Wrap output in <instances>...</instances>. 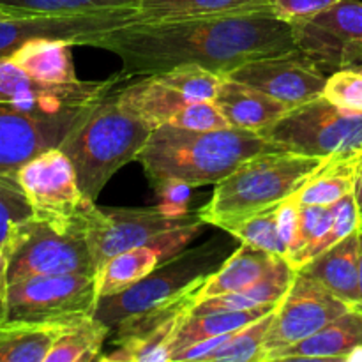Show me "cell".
<instances>
[{"mask_svg": "<svg viewBox=\"0 0 362 362\" xmlns=\"http://www.w3.org/2000/svg\"><path fill=\"white\" fill-rule=\"evenodd\" d=\"M322 95L338 108L362 112V73L354 67L336 71L325 81Z\"/></svg>", "mask_w": 362, "mask_h": 362, "instance_id": "obj_35", "label": "cell"}, {"mask_svg": "<svg viewBox=\"0 0 362 362\" xmlns=\"http://www.w3.org/2000/svg\"><path fill=\"white\" fill-rule=\"evenodd\" d=\"M278 207L279 205H274V207H269L265 211H260L257 214L250 216V218L243 219L240 223L233 225L232 228L226 230V233L239 240V243L250 244L257 250L267 251V253L276 255V257L285 258L286 246L283 243L281 235H279L278 221H276Z\"/></svg>", "mask_w": 362, "mask_h": 362, "instance_id": "obj_33", "label": "cell"}, {"mask_svg": "<svg viewBox=\"0 0 362 362\" xmlns=\"http://www.w3.org/2000/svg\"><path fill=\"white\" fill-rule=\"evenodd\" d=\"M332 226V205H299V223L285 260L296 271L320 253V244Z\"/></svg>", "mask_w": 362, "mask_h": 362, "instance_id": "obj_30", "label": "cell"}, {"mask_svg": "<svg viewBox=\"0 0 362 362\" xmlns=\"http://www.w3.org/2000/svg\"><path fill=\"white\" fill-rule=\"evenodd\" d=\"M85 106L62 113H37L0 105V173L16 177L32 158L60 147Z\"/></svg>", "mask_w": 362, "mask_h": 362, "instance_id": "obj_18", "label": "cell"}, {"mask_svg": "<svg viewBox=\"0 0 362 362\" xmlns=\"http://www.w3.org/2000/svg\"><path fill=\"white\" fill-rule=\"evenodd\" d=\"M352 67H354V69L361 71V73H362V62H361V64H356V66H352Z\"/></svg>", "mask_w": 362, "mask_h": 362, "instance_id": "obj_46", "label": "cell"}, {"mask_svg": "<svg viewBox=\"0 0 362 362\" xmlns=\"http://www.w3.org/2000/svg\"><path fill=\"white\" fill-rule=\"evenodd\" d=\"M281 257L243 244L223 262L218 271L212 272L197 292V303L223 293L240 292L264 278L269 269Z\"/></svg>", "mask_w": 362, "mask_h": 362, "instance_id": "obj_23", "label": "cell"}, {"mask_svg": "<svg viewBox=\"0 0 362 362\" xmlns=\"http://www.w3.org/2000/svg\"><path fill=\"white\" fill-rule=\"evenodd\" d=\"M232 246L228 237H216L193 250L180 251L124 292L101 297L94 317L110 329H115L131 315L158 306L193 286H202L230 257Z\"/></svg>", "mask_w": 362, "mask_h": 362, "instance_id": "obj_5", "label": "cell"}, {"mask_svg": "<svg viewBox=\"0 0 362 362\" xmlns=\"http://www.w3.org/2000/svg\"><path fill=\"white\" fill-rule=\"evenodd\" d=\"M88 46L115 53L126 78L179 66H200L223 76L251 60L297 49L292 25L279 20L272 7L136 21L98 35Z\"/></svg>", "mask_w": 362, "mask_h": 362, "instance_id": "obj_1", "label": "cell"}, {"mask_svg": "<svg viewBox=\"0 0 362 362\" xmlns=\"http://www.w3.org/2000/svg\"><path fill=\"white\" fill-rule=\"evenodd\" d=\"M271 148L276 147L257 131H194L163 124L152 129L136 161L154 189L168 182L197 187L218 184L246 159Z\"/></svg>", "mask_w": 362, "mask_h": 362, "instance_id": "obj_2", "label": "cell"}, {"mask_svg": "<svg viewBox=\"0 0 362 362\" xmlns=\"http://www.w3.org/2000/svg\"><path fill=\"white\" fill-rule=\"evenodd\" d=\"M223 76L258 88L290 110L320 98L327 81L322 67L299 48L283 55L251 60Z\"/></svg>", "mask_w": 362, "mask_h": 362, "instance_id": "obj_16", "label": "cell"}, {"mask_svg": "<svg viewBox=\"0 0 362 362\" xmlns=\"http://www.w3.org/2000/svg\"><path fill=\"white\" fill-rule=\"evenodd\" d=\"M9 16H14V14H11V13H7V11L0 9V18H9Z\"/></svg>", "mask_w": 362, "mask_h": 362, "instance_id": "obj_45", "label": "cell"}, {"mask_svg": "<svg viewBox=\"0 0 362 362\" xmlns=\"http://www.w3.org/2000/svg\"><path fill=\"white\" fill-rule=\"evenodd\" d=\"M359 288H361V308H362V228L359 230Z\"/></svg>", "mask_w": 362, "mask_h": 362, "instance_id": "obj_43", "label": "cell"}, {"mask_svg": "<svg viewBox=\"0 0 362 362\" xmlns=\"http://www.w3.org/2000/svg\"><path fill=\"white\" fill-rule=\"evenodd\" d=\"M276 221H278V232L281 235L283 243H285L286 253H288L290 246L296 239L297 223H299V204L292 197L279 204Z\"/></svg>", "mask_w": 362, "mask_h": 362, "instance_id": "obj_40", "label": "cell"}, {"mask_svg": "<svg viewBox=\"0 0 362 362\" xmlns=\"http://www.w3.org/2000/svg\"><path fill=\"white\" fill-rule=\"evenodd\" d=\"M361 228H362V225H361Z\"/></svg>", "mask_w": 362, "mask_h": 362, "instance_id": "obj_48", "label": "cell"}, {"mask_svg": "<svg viewBox=\"0 0 362 362\" xmlns=\"http://www.w3.org/2000/svg\"><path fill=\"white\" fill-rule=\"evenodd\" d=\"M71 48V42L59 39H32L11 53L9 59L41 83H76L80 80L74 71Z\"/></svg>", "mask_w": 362, "mask_h": 362, "instance_id": "obj_24", "label": "cell"}, {"mask_svg": "<svg viewBox=\"0 0 362 362\" xmlns=\"http://www.w3.org/2000/svg\"><path fill=\"white\" fill-rule=\"evenodd\" d=\"M202 219L197 214L170 216L156 209H110L92 205L83 218V235L98 272L113 257L152 243L170 230Z\"/></svg>", "mask_w": 362, "mask_h": 362, "instance_id": "obj_12", "label": "cell"}, {"mask_svg": "<svg viewBox=\"0 0 362 362\" xmlns=\"http://www.w3.org/2000/svg\"><path fill=\"white\" fill-rule=\"evenodd\" d=\"M200 286L186 290L180 296L148 310L131 315L115 327L113 346L99 361L106 362H166L170 361V345L184 318L197 303Z\"/></svg>", "mask_w": 362, "mask_h": 362, "instance_id": "obj_13", "label": "cell"}, {"mask_svg": "<svg viewBox=\"0 0 362 362\" xmlns=\"http://www.w3.org/2000/svg\"><path fill=\"white\" fill-rule=\"evenodd\" d=\"M16 179L30 204L34 216L53 225L78 226L94 200L81 191L76 170L59 147L48 148L25 163Z\"/></svg>", "mask_w": 362, "mask_h": 362, "instance_id": "obj_10", "label": "cell"}, {"mask_svg": "<svg viewBox=\"0 0 362 362\" xmlns=\"http://www.w3.org/2000/svg\"><path fill=\"white\" fill-rule=\"evenodd\" d=\"M260 134L272 147L306 156L362 154V112L338 108L320 95L290 110Z\"/></svg>", "mask_w": 362, "mask_h": 362, "instance_id": "obj_8", "label": "cell"}, {"mask_svg": "<svg viewBox=\"0 0 362 362\" xmlns=\"http://www.w3.org/2000/svg\"><path fill=\"white\" fill-rule=\"evenodd\" d=\"M292 28L297 48L322 69L336 73L362 62V0H339Z\"/></svg>", "mask_w": 362, "mask_h": 362, "instance_id": "obj_15", "label": "cell"}, {"mask_svg": "<svg viewBox=\"0 0 362 362\" xmlns=\"http://www.w3.org/2000/svg\"><path fill=\"white\" fill-rule=\"evenodd\" d=\"M361 225L362 214L359 205H357L356 194L350 193L346 197H343L341 200L336 202V204H332V226L327 235H325V239L322 240L320 253H324L325 250L338 244L339 240L349 237L350 233L357 232L361 228Z\"/></svg>", "mask_w": 362, "mask_h": 362, "instance_id": "obj_36", "label": "cell"}, {"mask_svg": "<svg viewBox=\"0 0 362 362\" xmlns=\"http://www.w3.org/2000/svg\"><path fill=\"white\" fill-rule=\"evenodd\" d=\"M338 2L339 0H272V13L279 20L293 25L315 18Z\"/></svg>", "mask_w": 362, "mask_h": 362, "instance_id": "obj_38", "label": "cell"}, {"mask_svg": "<svg viewBox=\"0 0 362 362\" xmlns=\"http://www.w3.org/2000/svg\"><path fill=\"white\" fill-rule=\"evenodd\" d=\"M98 274H48L11 283L0 306V322L69 325L94 317Z\"/></svg>", "mask_w": 362, "mask_h": 362, "instance_id": "obj_7", "label": "cell"}, {"mask_svg": "<svg viewBox=\"0 0 362 362\" xmlns=\"http://www.w3.org/2000/svg\"><path fill=\"white\" fill-rule=\"evenodd\" d=\"M11 283L48 274H98L83 235V225H53L35 216L14 225L4 244Z\"/></svg>", "mask_w": 362, "mask_h": 362, "instance_id": "obj_6", "label": "cell"}, {"mask_svg": "<svg viewBox=\"0 0 362 362\" xmlns=\"http://www.w3.org/2000/svg\"><path fill=\"white\" fill-rule=\"evenodd\" d=\"M9 288V279H7V253L6 247L0 244V300L4 303Z\"/></svg>", "mask_w": 362, "mask_h": 362, "instance_id": "obj_41", "label": "cell"}, {"mask_svg": "<svg viewBox=\"0 0 362 362\" xmlns=\"http://www.w3.org/2000/svg\"><path fill=\"white\" fill-rule=\"evenodd\" d=\"M362 161V154L332 156L329 158L296 194L299 205H332L346 194L354 193Z\"/></svg>", "mask_w": 362, "mask_h": 362, "instance_id": "obj_25", "label": "cell"}, {"mask_svg": "<svg viewBox=\"0 0 362 362\" xmlns=\"http://www.w3.org/2000/svg\"><path fill=\"white\" fill-rule=\"evenodd\" d=\"M258 7H272V0H140L138 4L144 21L180 20Z\"/></svg>", "mask_w": 362, "mask_h": 362, "instance_id": "obj_29", "label": "cell"}, {"mask_svg": "<svg viewBox=\"0 0 362 362\" xmlns=\"http://www.w3.org/2000/svg\"><path fill=\"white\" fill-rule=\"evenodd\" d=\"M214 105L223 113L230 127L257 133L271 127L290 112L288 106L278 99L228 76H221Z\"/></svg>", "mask_w": 362, "mask_h": 362, "instance_id": "obj_19", "label": "cell"}, {"mask_svg": "<svg viewBox=\"0 0 362 362\" xmlns=\"http://www.w3.org/2000/svg\"><path fill=\"white\" fill-rule=\"evenodd\" d=\"M0 306H2V300H0Z\"/></svg>", "mask_w": 362, "mask_h": 362, "instance_id": "obj_47", "label": "cell"}, {"mask_svg": "<svg viewBox=\"0 0 362 362\" xmlns=\"http://www.w3.org/2000/svg\"><path fill=\"white\" fill-rule=\"evenodd\" d=\"M32 216L34 211L16 177L0 173V244H6L14 225Z\"/></svg>", "mask_w": 362, "mask_h": 362, "instance_id": "obj_34", "label": "cell"}, {"mask_svg": "<svg viewBox=\"0 0 362 362\" xmlns=\"http://www.w3.org/2000/svg\"><path fill=\"white\" fill-rule=\"evenodd\" d=\"M296 269L285 260L278 258L276 264L269 269L267 274L258 279L255 285L240 290V292L223 293V296L209 297V299L194 303L189 315H207L216 311H244L260 306H276L296 278Z\"/></svg>", "mask_w": 362, "mask_h": 362, "instance_id": "obj_22", "label": "cell"}, {"mask_svg": "<svg viewBox=\"0 0 362 362\" xmlns=\"http://www.w3.org/2000/svg\"><path fill=\"white\" fill-rule=\"evenodd\" d=\"M354 194H356L357 205H359L361 214H362V165H361V168H359V173H357V182H356V189H354Z\"/></svg>", "mask_w": 362, "mask_h": 362, "instance_id": "obj_42", "label": "cell"}, {"mask_svg": "<svg viewBox=\"0 0 362 362\" xmlns=\"http://www.w3.org/2000/svg\"><path fill=\"white\" fill-rule=\"evenodd\" d=\"M136 21H144L138 7L78 14L0 18V57H9L32 39H59L73 46H88L98 35Z\"/></svg>", "mask_w": 362, "mask_h": 362, "instance_id": "obj_14", "label": "cell"}, {"mask_svg": "<svg viewBox=\"0 0 362 362\" xmlns=\"http://www.w3.org/2000/svg\"><path fill=\"white\" fill-rule=\"evenodd\" d=\"M219 81L218 73L200 66H179L127 85L117 92V101L124 112L156 129L189 103L214 101Z\"/></svg>", "mask_w": 362, "mask_h": 362, "instance_id": "obj_9", "label": "cell"}, {"mask_svg": "<svg viewBox=\"0 0 362 362\" xmlns=\"http://www.w3.org/2000/svg\"><path fill=\"white\" fill-rule=\"evenodd\" d=\"M124 80L127 78L117 73L105 81L48 85L28 76L9 57H0V105L23 112L62 113L110 94Z\"/></svg>", "mask_w": 362, "mask_h": 362, "instance_id": "obj_17", "label": "cell"}, {"mask_svg": "<svg viewBox=\"0 0 362 362\" xmlns=\"http://www.w3.org/2000/svg\"><path fill=\"white\" fill-rule=\"evenodd\" d=\"M191 186L182 182H168L159 186V209L170 216L187 214V204H189Z\"/></svg>", "mask_w": 362, "mask_h": 362, "instance_id": "obj_39", "label": "cell"}, {"mask_svg": "<svg viewBox=\"0 0 362 362\" xmlns=\"http://www.w3.org/2000/svg\"><path fill=\"white\" fill-rule=\"evenodd\" d=\"M64 325L0 322V362H46Z\"/></svg>", "mask_w": 362, "mask_h": 362, "instance_id": "obj_26", "label": "cell"}, {"mask_svg": "<svg viewBox=\"0 0 362 362\" xmlns=\"http://www.w3.org/2000/svg\"><path fill=\"white\" fill-rule=\"evenodd\" d=\"M346 362H362V346H361V349H357L356 352L350 354Z\"/></svg>", "mask_w": 362, "mask_h": 362, "instance_id": "obj_44", "label": "cell"}, {"mask_svg": "<svg viewBox=\"0 0 362 362\" xmlns=\"http://www.w3.org/2000/svg\"><path fill=\"white\" fill-rule=\"evenodd\" d=\"M349 310L352 308L322 283L297 271L292 285L274 310L264 341V362H274L279 354L317 334Z\"/></svg>", "mask_w": 362, "mask_h": 362, "instance_id": "obj_11", "label": "cell"}, {"mask_svg": "<svg viewBox=\"0 0 362 362\" xmlns=\"http://www.w3.org/2000/svg\"><path fill=\"white\" fill-rule=\"evenodd\" d=\"M359 230L299 269L322 283L350 308H361Z\"/></svg>", "mask_w": 362, "mask_h": 362, "instance_id": "obj_20", "label": "cell"}, {"mask_svg": "<svg viewBox=\"0 0 362 362\" xmlns=\"http://www.w3.org/2000/svg\"><path fill=\"white\" fill-rule=\"evenodd\" d=\"M112 329L95 317L64 325L46 362H90L101 359L105 339Z\"/></svg>", "mask_w": 362, "mask_h": 362, "instance_id": "obj_28", "label": "cell"}, {"mask_svg": "<svg viewBox=\"0 0 362 362\" xmlns=\"http://www.w3.org/2000/svg\"><path fill=\"white\" fill-rule=\"evenodd\" d=\"M138 4L140 0H0V9L14 16H45L138 7Z\"/></svg>", "mask_w": 362, "mask_h": 362, "instance_id": "obj_32", "label": "cell"}, {"mask_svg": "<svg viewBox=\"0 0 362 362\" xmlns=\"http://www.w3.org/2000/svg\"><path fill=\"white\" fill-rule=\"evenodd\" d=\"M168 124L194 131H216L230 127V124L226 122V119L219 112L218 106L214 105V101L189 103V105L182 106Z\"/></svg>", "mask_w": 362, "mask_h": 362, "instance_id": "obj_37", "label": "cell"}, {"mask_svg": "<svg viewBox=\"0 0 362 362\" xmlns=\"http://www.w3.org/2000/svg\"><path fill=\"white\" fill-rule=\"evenodd\" d=\"M274 310L232 332L221 346L205 357V362H264V341L274 318Z\"/></svg>", "mask_w": 362, "mask_h": 362, "instance_id": "obj_31", "label": "cell"}, {"mask_svg": "<svg viewBox=\"0 0 362 362\" xmlns=\"http://www.w3.org/2000/svg\"><path fill=\"white\" fill-rule=\"evenodd\" d=\"M151 133L148 124L120 108L112 90L85 106L59 148L73 163L81 191L95 202L108 180L138 158Z\"/></svg>", "mask_w": 362, "mask_h": 362, "instance_id": "obj_3", "label": "cell"}, {"mask_svg": "<svg viewBox=\"0 0 362 362\" xmlns=\"http://www.w3.org/2000/svg\"><path fill=\"white\" fill-rule=\"evenodd\" d=\"M276 306H260L244 311H216V313L207 315H187L180 324L172 345H170V359H172L173 354L187 349L193 343L239 331L244 325L267 315Z\"/></svg>", "mask_w": 362, "mask_h": 362, "instance_id": "obj_27", "label": "cell"}, {"mask_svg": "<svg viewBox=\"0 0 362 362\" xmlns=\"http://www.w3.org/2000/svg\"><path fill=\"white\" fill-rule=\"evenodd\" d=\"M327 159L283 148L260 152L216 184L211 200L198 216L226 232L243 219L296 194Z\"/></svg>", "mask_w": 362, "mask_h": 362, "instance_id": "obj_4", "label": "cell"}, {"mask_svg": "<svg viewBox=\"0 0 362 362\" xmlns=\"http://www.w3.org/2000/svg\"><path fill=\"white\" fill-rule=\"evenodd\" d=\"M362 346V308H352L317 334L279 354L281 361H346Z\"/></svg>", "mask_w": 362, "mask_h": 362, "instance_id": "obj_21", "label": "cell"}, {"mask_svg": "<svg viewBox=\"0 0 362 362\" xmlns=\"http://www.w3.org/2000/svg\"><path fill=\"white\" fill-rule=\"evenodd\" d=\"M361 165H362V163H361Z\"/></svg>", "mask_w": 362, "mask_h": 362, "instance_id": "obj_49", "label": "cell"}]
</instances>
